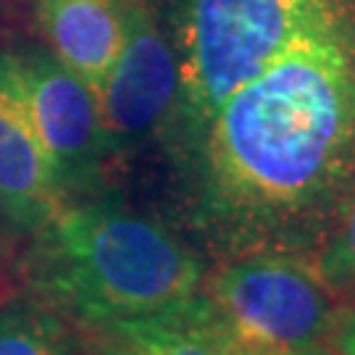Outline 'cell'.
Segmentation results:
<instances>
[{"label": "cell", "instance_id": "9a60e30c", "mask_svg": "<svg viewBox=\"0 0 355 355\" xmlns=\"http://www.w3.org/2000/svg\"><path fill=\"white\" fill-rule=\"evenodd\" d=\"M0 255H3V245H0Z\"/></svg>", "mask_w": 355, "mask_h": 355}, {"label": "cell", "instance_id": "9c48e42d", "mask_svg": "<svg viewBox=\"0 0 355 355\" xmlns=\"http://www.w3.org/2000/svg\"><path fill=\"white\" fill-rule=\"evenodd\" d=\"M103 331L101 355H234L203 290L184 303L116 321Z\"/></svg>", "mask_w": 355, "mask_h": 355}, {"label": "cell", "instance_id": "8fae6325", "mask_svg": "<svg viewBox=\"0 0 355 355\" xmlns=\"http://www.w3.org/2000/svg\"><path fill=\"white\" fill-rule=\"evenodd\" d=\"M313 268L334 297L355 305V195L313 258Z\"/></svg>", "mask_w": 355, "mask_h": 355}, {"label": "cell", "instance_id": "4fadbf2b", "mask_svg": "<svg viewBox=\"0 0 355 355\" xmlns=\"http://www.w3.org/2000/svg\"><path fill=\"white\" fill-rule=\"evenodd\" d=\"M316 355H337V353H334V350H331V347H324V350H318Z\"/></svg>", "mask_w": 355, "mask_h": 355}, {"label": "cell", "instance_id": "52a82bcc", "mask_svg": "<svg viewBox=\"0 0 355 355\" xmlns=\"http://www.w3.org/2000/svg\"><path fill=\"white\" fill-rule=\"evenodd\" d=\"M69 203L0 53V227L37 234Z\"/></svg>", "mask_w": 355, "mask_h": 355}, {"label": "cell", "instance_id": "7c38bea8", "mask_svg": "<svg viewBox=\"0 0 355 355\" xmlns=\"http://www.w3.org/2000/svg\"><path fill=\"white\" fill-rule=\"evenodd\" d=\"M331 350L337 355H355V305H345L331 334Z\"/></svg>", "mask_w": 355, "mask_h": 355}, {"label": "cell", "instance_id": "7a4b0ae2", "mask_svg": "<svg viewBox=\"0 0 355 355\" xmlns=\"http://www.w3.org/2000/svg\"><path fill=\"white\" fill-rule=\"evenodd\" d=\"M32 279L92 327L158 313L203 290L205 263L177 232L119 200H69L37 232Z\"/></svg>", "mask_w": 355, "mask_h": 355}, {"label": "cell", "instance_id": "5b68a950", "mask_svg": "<svg viewBox=\"0 0 355 355\" xmlns=\"http://www.w3.org/2000/svg\"><path fill=\"white\" fill-rule=\"evenodd\" d=\"M66 198L98 182L108 161L98 95L51 51L3 53Z\"/></svg>", "mask_w": 355, "mask_h": 355}, {"label": "cell", "instance_id": "ba28073f", "mask_svg": "<svg viewBox=\"0 0 355 355\" xmlns=\"http://www.w3.org/2000/svg\"><path fill=\"white\" fill-rule=\"evenodd\" d=\"M37 26L53 55L98 89L127 40V0H37Z\"/></svg>", "mask_w": 355, "mask_h": 355}, {"label": "cell", "instance_id": "8992f818", "mask_svg": "<svg viewBox=\"0 0 355 355\" xmlns=\"http://www.w3.org/2000/svg\"><path fill=\"white\" fill-rule=\"evenodd\" d=\"M108 158L164 135L179 95V64L155 6L127 3V40L95 89Z\"/></svg>", "mask_w": 355, "mask_h": 355}, {"label": "cell", "instance_id": "5bb4252c", "mask_svg": "<svg viewBox=\"0 0 355 355\" xmlns=\"http://www.w3.org/2000/svg\"><path fill=\"white\" fill-rule=\"evenodd\" d=\"M127 3H145V6H155V0H127Z\"/></svg>", "mask_w": 355, "mask_h": 355}, {"label": "cell", "instance_id": "277c9868", "mask_svg": "<svg viewBox=\"0 0 355 355\" xmlns=\"http://www.w3.org/2000/svg\"><path fill=\"white\" fill-rule=\"evenodd\" d=\"M203 292L234 355H316L343 311L313 261L292 255L221 261Z\"/></svg>", "mask_w": 355, "mask_h": 355}, {"label": "cell", "instance_id": "6da1fadb", "mask_svg": "<svg viewBox=\"0 0 355 355\" xmlns=\"http://www.w3.org/2000/svg\"><path fill=\"white\" fill-rule=\"evenodd\" d=\"M187 227L221 261H313L355 195V26L313 35L171 148Z\"/></svg>", "mask_w": 355, "mask_h": 355}, {"label": "cell", "instance_id": "30bf717a", "mask_svg": "<svg viewBox=\"0 0 355 355\" xmlns=\"http://www.w3.org/2000/svg\"><path fill=\"white\" fill-rule=\"evenodd\" d=\"M0 355H71V337L45 305H6L0 311Z\"/></svg>", "mask_w": 355, "mask_h": 355}, {"label": "cell", "instance_id": "3957f363", "mask_svg": "<svg viewBox=\"0 0 355 355\" xmlns=\"http://www.w3.org/2000/svg\"><path fill=\"white\" fill-rule=\"evenodd\" d=\"M355 26V0H174L179 95L164 137L190 140L234 89L300 40Z\"/></svg>", "mask_w": 355, "mask_h": 355}]
</instances>
